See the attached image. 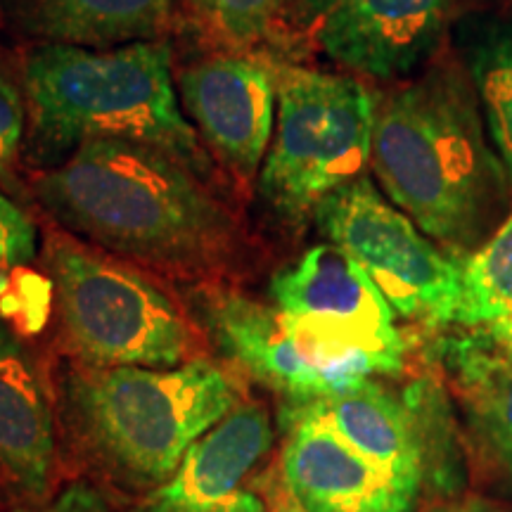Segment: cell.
Instances as JSON below:
<instances>
[{"mask_svg": "<svg viewBox=\"0 0 512 512\" xmlns=\"http://www.w3.org/2000/svg\"><path fill=\"white\" fill-rule=\"evenodd\" d=\"M271 444L266 408L242 403L197 439L174 475L140 498L131 512H214L240 491Z\"/></svg>", "mask_w": 512, "mask_h": 512, "instance_id": "cell-13", "label": "cell"}, {"mask_svg": "<svg viewBox=\"0 0 512 512\" xmlns=\"http://www.w3.org/2000/svg\"><path fill=\"white\" fill-rule=\"evenodd\" d=\"M214 512H268V508L264 498L252 494V491H235V494Z\"/></svg>", "mask_w": 512, "mask_h": 512, "instance_id": "cell-26", "label": "cell"}, {"mask_svg": "<svg viewBox=\"0 0 512 512\" xmlns=\"http://www.w3.org/2000/svg\"><path fill=\"white\" fill-rule=\"evenodd\" d=\"M320 233L370 275L399 316L441 328L456 323L463 259L444 252L382 197L368 176L330 192L313 211Z\"/></svg>", "mask_w": 512, "mask_h": 512, "instance_id": "cell-8", "label": "cell"}, {"mask_svg": "<svg viewBox=\"0 0 512 512\" xmlns=\"http://www.w3.org/2000/svg\"><path fill=\"white\" fill-rule=\"evenodd\" d=\"M181 107L235 176L254 178L273 138L275 74L240 55H211L176 76Z\"/></svg>", "mask_w": 512, "mask_h": 512, "instance_id": "cell-10", "label": "cell"}, {"mask_svg": "<svg viewBox=\"0 0 512 512\" xmlns=\"http://www.w3.org/2000/svg\"><path fill=\"white\" fill-rule=\"evenodd\" d=\"M275 91L278 126L259 192L280 219L297 223L330 192L366 176L377 100L354 76L292 64L275 72Z\"/></svg>", "mask_w": 512, "mask_h": 512, "instance_id": "cell-6", "label": "cell"}, {"mask_svg": "<svg viewBox=\"0 0 512 512\" xmlns=\"http://www.w3.org/2000/svg\"><path fill=\"white\" fill-rule=\"evenodd\" d=\"M24 93L31 143L41 159L114 138L152 145L195 174H207L209 159L183 114L166 41L119 48L41 43L24 57Z\"/></svg>", "mask_w": 512, "mask_h": 512, "instance_id": "cell-3", "label": "cell"}, {"mask_svg": "<svg viewBox=\"0 0 512 512\" xmlns=\"http://www.w3.org/2000/svg\"><path fill=\"white\" fill-rule=\"evenodd\" d=\"M192 309L221 354L283 396L285 403H309L328 396L292 339L278 306L261 304L226 287H202L192 292Z\"/></svg>", "mask_w": 512, "mask_h": 512, "instance_id": "cell-12", "label": "cell"}, {"mask_svg": "<svg viewBox=\"0 0 512 512\" xmlns=\"http://www.w3.org/2000/svg\"><path fill=\"white\" fill-rule=\"evenodd\" d=\"M512 318V211L475 254L463 259V299L456 323L486 328Z\"/></svg>", "mask_w": 512, "mask_h": 512, "instance_id": "cell-19", "label": "cell"}, {"mask_svg": "<svg viewBox=\"0 0 512 512\" xmlns=\"http://www.w3.org/2000/svg\"><path fill=\"white\" fill-rule=\"evenodd\" d=\"M226 41L252 46L261 41L283 12L287 0H188Z\"/></svg>", "mask_w": 512, "mask_h": 512, "instance_id": "cell-20", "label": "cell"}, {"mask_svg": "<svg viewBox=\"0 0 512 512\" xmlns=\"http://www.w3.org/2000/svg\"><path fill=\"white\" fill-rule=\"evenodd\" d=\"M273 302L325 392L337 394L403 368L396 311L337 245H318L271 283Z\"/></svg>", "mask_w": 512, "mask_h": 512, "instance_id": "cell-7", "label": "cell"}, {"mask_svg": "<svg viewBox=\"0 0 512 512\" xmlns=\"http://www.w3.org/2000/svg\"><path fill=\"white\" fill-rule=\"evenodd\" d=\"M318 46L351 72L401 79L430 60L451 0H299Z\"/></svg>", "mask_w": 512, "mask_h": 512, "instance_id": "cell-9", "label": "cell"}, {"mask_svg": "<svg viewBox=\"0 0 512 512\" xmlns=\"http://www.w3.org/2000/svg\"><path fill=\"white\" fill-rule=\"evenodd\" d=\"M38 233L34 221L0 190V268L27 266L36 259Z\"/></svg>", "mask_w": 512, "mask_h": 512, "instance_id": "cell-22", "label": "cell"}, {"mask_svg": "<svg viewBox=\"0 0 512 512\" xmlns=\"http://www.w3.org/2000/svg\"><path fill=\"white\" fill-rule=\"evenodd\" d=\"M240 382L209 358L176 368H88L64 377V418L105 477L157 489L185 451L240 406Z\"/></svg>", "mask_w": 512, "mask_h": 512, "instance_id": "cell-4", "label": "cell"}, {"mask_svg": "<svg viewBox=\"0 0 512 512\" xmlns=\"http://www.w3.org/2000/svg\"><path fill=\"white\" fill-rule=\"evenodd\" d=\"M27 100L17 83L0 67V181L8 183L15 171L24 131H27Z\"/></svg>", "mask_w": 512, "mask_h": 512, "instance_id": "cell-21", "label": "cell"}, {"mask_svg": "<svg viewBox=\"0 0 512 512\" xmlns=\"http://www.w3.org/2000/svg\"><path fill=\"white\" fill-rule=\"evenodd\" d=\"M27 34L50 46L119 48L157 41L174 0H8Z\"/></svg>", "mask_w": 512, "mask_h": 512, "instance_id": "cell-16", "label": "cell"}, {"mask_svg": "<svg viewBox=\"0 0 512 512\" xmlns=\"http://www.w3.org/2000/svg\"><path fill=\"white\" fill-rule=\"evenodd\" d=\"M465 67L486 133L512 178V12L479 19L467 31Z\"/></svg>", "mask_w": 512, "mask_h": 512, "instance_id": "cell-18", "label": "cell"}, {"mask_svg": "<svg viewBox=\"0 0 512 512\" xmlns=\"http://www.w3.org/2000/svg\"><path fill=\"white\" fill-rule=\"evenodd\" d=\"M370 164L389 200L448 252L482 238L508 176L486 140L475 86L453 62L377 102Z\"/></svg>", "mask_w": 512, "mask_h": 512, "instance_id": "cell-2", "label": "cell"}, {"mask_svg": "<svg viewBox=\"0 0 512 512\" xmlns=\"http://www.w3.org/2000/svg\"><path fill=\"white\" fill-rule=\"evenodd\" d=\"M264 501L268 512H309L302 501L292 494L280 467L268 472V477L264 479Z\"/></svg>", "mask_w": 512, "mask_h": 512, "instance_id": "cell-24", "label": "cell"}, {"mask_svg": "<svg viewBox=\"0 0 512 512\" xmlns=\"http://www.w3.org/2000/svg\"><path fill=\"white\" fill-rule=\"evenodd\" d=\"M55 413L34 356L0 325V477L27 498L46 496L55 475Z\"/></svg>", "mask_w": 512, "mask_h": 512, "instance_id": "cell-15", "label": "cell"}, {"mask_svg": "<svg viewBox=\"0 0 512 512\" xmlns=\"http://www.w3.org/2000/svg\"><path fill=\"white\" fill-rule=\"evenodd\" d=\"M448 358L479 451L512 484V361L486 349L475 335L456 339Z\"/></svg>", "mask_w": 512, "mask_h": 512, "instance_id": "cell-17", "label": "cell"}, {"mask_svg": "<svg viewBox=\"0 0 512 512\" xmlns=\"http://www.w3.org/2000/svg\"><path fill=\"white\" fill-rule=\"evenodd\" d=\"M475 339L489 351H494V354L512 361V318L486 325V328L475 332Z\"/></svg>", "mask_w": 512, "mask_h": 512, "instance_id": "cell-25", "label": "cell"}, {"mask_svg": "<svg viewBox=\"0 0 512 512\" xmlns=\"http://www.w3.org/2000/svg\"><path fill=\"white\" fill-rule=\"evenodd\" d=\"M280 470L309 512H413L418 496L363 458L323 422L280 415Z\"/></svg>", "mask_w": 512, "mask_h": 512, "instance_id": "cell-11", "label": "cell"}, {"mask_svg": "<svg viewBox=\"0 0 512 512\" xmlns=\"http://www.w3.org/2000/svg\"><path fill=\"white\" fill-rule=\"evenodd\" d=\"M280 415L323 422L403 489L420 494L427 465L418 427L408 403L396 399L380 382L363 380L309 403H285Z\"/></svg>", "mask_w": 512, "mask_h": 512, "instance_id": "cell-14", "label": "cell"}, {"mask_svg": "<svg viewBox=\"0 0 512 512\" xmlns=\"http://www.w3.org/2000/svg\"><path fill=\"white\" fill-rule=\"evenodd\" d=\"M432 512H498V508L494 503L484 501V498L470 496V498H463V501L439 505V508H434Z\"/></svg>", "mask_w": 512, "mask_h": 512, "instance_id": "cell-27", "label": "cell"}, {"mask_svg": "<svg viewBox=\"0 0 512 512\" xmlns=\"http://www.w3.org/2000/svg\"><path fill=\"white\" fill-rule=\"evenodd\" d=\"M19 512H112V508L110 503L88 484H72L67 486L55 501L43 505V508Z\"/></svg>", "mask_w": 512, "mask_h": 512, "instance_id": "cell-23", "label": "cell"}, {"mask_svg": "<svg viewBox=\"0 0 512 512\" xmlns=\"http://www.w3.org/2000/svg\"><path fill=\"white\" fill-rule=\"evenodd\" d=\"M62 342L88 368H176L197 335L169 294L124 261L53 235L46 249Z\"/></svg>", "mask_w": 512, "mask_h": 512, "instance_id": "cell-5", "label": "cell"}, {"mask_svg": "<svg viewBox=\"0 0 512 512\" xmlns=\"http://www.w3.org/2000/svg\"><path fill=\"white\" fill-rule=\"evenodd\" d=\"M34 188L60 226L124 259L202 273L238 249L233 216L202 176L152 145L88 140Z\"/></svg>", "mask_w": 512, "mask_h": 512, "instance_id": "cell-1", "label": "cell"}]
</instances>
